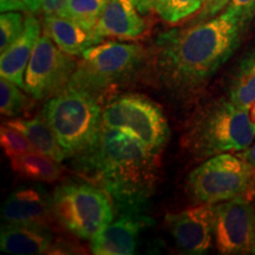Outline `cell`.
Listing matches in <instances>:
<instances>
[{"label": "cell", "mask_w": 255, "mask_h": 255, "mask_svg": "<svg viewBox=\"0 0 255 255\" xmlns=\"http://www.w3.org/2000/svg\"><path fill=\"white\" fill-rule=\"evenodd\" d=\"M246 28L228 9L193 26L158 37L156 71L174 95L186 97L205 85L233 56Z\"/></svg>", "instance_id": "1"}, {"label": "cell", "mask_w": 255, "mask_h": 255, "mask_svg": "<svg viewBox=\"0 0 255 255\" xmlns=\"http://www.w3.org/2000/svg\"><path fill=\"white\" fill-rule=\"evenodd\" d=\"M157 154L136 137L103 126L95 144L76 156L72 167L104 190L120 214L143 212L157 182Z\"/></svg>", "instance_id": "2"}, {"label": "cell", "mask_w": 255, "mask_h": 255, "mask_svg": "<svg viewBox=\"0 0 255 255\" xmlns=\"http://www.w3.org/2000/svg\"><path fill=\"white\" fill-rule=\"evenodd\" d=\"M255 141L250 110L229 98H219L196 111L183 135V146L197 159L225 152H241Z\"/></svg>", "instance_id": "3"}, {"label": "cell", "mask_w": 255, "mask_h": 255, "mask_svg": "<svg viewBox=\"0 0 255 255\" xmlns=\"http://www.w3.org/2000/svg\"><path fill=\"white\" fill-rule=\"evenodd\" d=\"M41 116L55 133L66 158H75L94 145L103 128L100 102L73 88H66L50 98Z\"/></svg>", "instance_id": "4"}, {"label": "cell", "mask_w": 255, "mask_h": 255, "mask_svg": "<svg viewBox=\"0 0 255 255\" xmlns=\"http://www.w3.org/2000/svg\"><path fill=\"white\" fill-rule=\"evenodd\" d=\"M144 59L145 49L139 44L101 41L83 53L68 88L87 92L100 102L129 82Z\"/></svg>", "instance_id": "5"}, {"label": "cell", "mask_w": 255, "mask_h": 255, "mask_svg": "<svg viewBox=\"0 0 255 255\" xmlns=\"http://www.w3.org/2000/svg\"><path fill=\"white\" fill-rule=\"evenodd\" d=\"M187 190L197 203L216 205L235 197L250 199L255 194V168L232 152L212 156L189 174Z\"/></svg>", "instance_id": "6"}, {"label": "cell", "mask_w": 255, "mask_h": 255, "mask_svg": "<svg viewBox=\"0 0 255 255\" xmlns=\"http://www.w3.org/2000/svg\"><path fill=\"white\" fill-rule=\"evenodd\" d=\"M51 196L55 219L83 240H90L115 218L109 195L88 181L62 183Z\"/></svg>", "instance_id": "7"}, {"label": "cell", "mask_w": 255, "mask_h": 255, "mask_svg": "<svg viewBox=\"0 0 255 255\" xmlns=\"http://www.w3.org/2000/svg\"><path fill=\"white\" fill-rule=\"evenodd\" d=\"M103 126L136 137L158 152L169 138V126L163 111L148 97L137 94L119 96L103 109Z\"/></svg>", "instance_id": "8"}, {"label": "cell", "mask_w": 255, "mask_h": 255, "mask_svg": "<svg viewBox=\"0 0 255 255\" xmlns=\"http://www.w3.org/2000/svg\"><path fill=\"white\" fill-rule=\"evenodd\" d=\"M44 33L25 72V91L34 100H50L69 87L78 63Z\"/></svg>", "instance_id": "9"}, {"label": "cell", "mask_w": 255, "mask_h": 255, "mask_svg": "<svg viewBox=\"0 0 255 255\" xmlns=\"http://www.w3.org/2000/svg\"><path fill=\"white\" fill-rule=\"evenodd\" d=\"M215 244L220 254H255V210L247 197L216 205Z\"/></svg>", "instance_id": "10"}, {"label": "cell", "mask_w": 255, "mask_h": 255, "mask_svg": "<svg viewBox=\"0 0 255 255\" xmlns=\"http://www.w3.org/2000/svg\"><path fill=\"white\" fill-rule=\"evenodd\" d=\"M168 228L183 253L206 254L213 245L216 226V205L199 203L195 207L165 215Z\"/></svg>", "instance_id": "11"}, {"label": "cell", "mask_w": 255, "mask_h": 255, "mask_svg": "<svg viewBox=\"0 0 255 255\" xmlns=\"http://www.w3.org/2000/svg\"><path fill=\"white\" fill-rule=\"evenodd\" d=\"M152 220L143 212H129L120 214L116 221H111L90 239L92 254L130 255L135 253L138 235L143 228L151 225Z\"/></svg>", "instance_id": "12"}, {"label": "cell", "mask_w": 255, "mask_h": 255, "mask_svg": "<svg viewBox=\"0 0 255 255\" xmlns=\"http://www.w3.org/2000/svg\"><path fill=\"white\" fill-rule=\"evenodd\" d=\"M53 216L52 196L39 184L19 187L1 207V219L9 223L46 225Z\"/></svg>", "instance_id": "13"}, {"label": "cell", "mask_w": 255, "mask_h": 255, "mask_svg": "<svg viewBox=\"0 0 255 255\" xmlns=\"http://www.w3.org/2000/svg\"><path fill=\"white\" fill-rule=\"evenodd\" d=\"M130 0H110L94 27L98 37L135 39L146 30V23Z\"/></svg>", "instance_id": "14"}, {"label": "cell", "mask_w": 255, "mask_h": 255, "mask_svg": "<svg viewBox=\"0 0 255 255\" xmlns=\"http://www.w3.org/2000/svg\"><path fill=\"white\" fill-rule=\"evenodd\" d=\"M40 31L39 20L33 15H28L25 19V28L21 36L1 53L0 75L19 88L25 87V72L34 46L40 38Z\"/></svg>", "instance_id": "15"}, {"label": "cell", "mask_w": 255, "mask_h": 255, "mask_svg": "<svg viewBox=\"0 0 255 255\" xmlns=\"http://www.w3.org/2000/svg\"><path fill=\"white\" fill-rule=\"evenodd\" d=\"M53 235L46 225L6 222L0 233V248L11 254H43L50 250Z\"/></svg>", "instance_id": "16"}, {"label": "cell", "mask_w": 255, "mask_h": 255, "mask_svg": "<svg viewBox=\"0 0 255 255\" xmlns=\"http://www.w3.org/2000/svg\"><path fill=\"white\" fill-rule=\"evenodd\" d=\"M43 26L44 33L70 56H82L89 47L103 40L94 30H87L75 21L58 14L46 15L43 20Z\"/></svg>", "instance_id": "17"}, {"label": "cell", "mask_w": 255, "mask_h": 255, "mask_svg": "<svg viewBox=\"0 0 255 255\" xmlns=\"http://www.w3.org/2000/svg\"><path fill=\"white\" fill-rule=\"evenodd\" d=\"M6 124L23 132L30 139L38 152L50 156L51 158L58 162H63L66 158L55 133L51 130L46 121L43 119V116L34 117L31 120H9Z\"/></svg>", "instance_id": "18"}, {"label": "cell", "mask_w": 255, "mask_h": 255, "mask_svg": "<svg viewBox=\"0 0 255 255\" xmlns=\"http://www.w3.org/2000/svg\"><path fill=\"white\" fill-rule=\"evenodd\" d=\"M9 161L15 173L31 181L52 183L58 181L63 175L60 162L38 151L14 156Z\"/></svg>", "instance_id": "19"}, {"label": "cell", "mask_w": 255, "mask_h": 255, "mask_svg": "<svg viewBox=\"0 0 255 255\" xmlns=\"http://www.w3.org/2000/svg\"><path fill=\"white\" fill-rule=\"evenodd\" d=\"M228 98L242 109H248L255 102V49L238 64L228 89Z\"/></svg>", "instance_id": "20"}, {"label": "cell", "mask_w": 255, "mask_h": 255, "mask_svg": "<svg viewBox=\"0 0 255 255\" xmlns=\"http://www.w3.org/2000/svg\"><path fill=\"white\" fill-rule=\"evenodd\" d=\"M108 2V0H66L57 14L91 31L100 20Z\"/></svg>", "instance_id": "21"}, {"label": "cell", "mask_w": 255, "mask_h": 255, "mask_svg": "<svg viewBox=\"0 0 255 255\" xmlns=\"http://www.w3.org/2000/svg\"><path fill=\"white\" fill-rule=\"evenodd\" d=\"M202 7V0H156L154 11L169 24H176Z\"/></svg>", "instance_id": "22"}, {"label": "cell", "mask_w": 255, "mask_h": 255, "mask_svg": "<svg viewBox=\"0 0 255 255\" xmlns=\"http://www.w3.org/2000/svg\"><path fill=\"white\" fill-rule=\"evenodd\" d=\"M30 105V100L13 82L1 77L0 81V111L6 117L20 115Z\"/></svg>", "instance_id": "23"}, {"label": "cell", "mask_w": 255, "mask_h": 255, "mask_svg": "<svg viewBox=\"0 0 255 255\" xmlns=\"http://www.w3.org/2000/svg\"><path fill=\"white\" fill-rule=\"evenodd\" d=\"M0 142H1L2 150L8 158L37 151L30 139L23 132L19 131L15 128L7 126L6 123L2 124L0 129Z\"/></svg>", "instance_id": "24"}, {"label": "cell", "mask_w": 255, "mask_h": 255, "mask_svg": "<svg viewBox=\"0 0 255 255\" xmlns=\"http://www.w3.org/2000/svg\"><path fill=\"white\" fill-rule=\"evenodd\" d=\"M25 28V19L20 12L7 11L0 15V51L5 52Z\"/></svg>", "instance_id": "25"}, {"label": "cell", "mask_w": 255, "mask_h": 255, "mask_svg": "<svg viewBox=\"0 0 255 255\" xmlns=\"http://www.w3.org/2000/svg\"><path fill=\"white\" fill-rule=\"evenodd\" d=\"M226 9L237 15L242 26L247 28L255 18V0H231Z\"/></svg>", "instance_id": "26"}, {"label": "cell", "mask_w": 255, "mask_h": 255, "mask_svg": "<svg viewBox=\"0 0 255 255\" xmlns=\"http://www.w3.org/2000/svg\"><path fill=\"white\" fill-rule=\"evenodd\" d=\"M231 0H202V7L200 9L199 20H208L214 18L222 9H226Z\"/></svg>", "instance_id": "27"}, {"label": "cell", "mask_w": 255, "mask_h": 255, "mask_svg": "<svg viewBox=\"0 0 255 255\" xmlns=\"http://www.w3.org/2000/svg\"><path fill=\"white\" fill-rule=\"evenodd\" d=\"M65 2L66 0H43L39 11L45 15V17L46 15L57 14Z\"/></svg>", "instance_id": "28"}, {"label": "cell", "mask_w": 255, "mask_h": 255, "mask_svg": "<svg viewBox=\"0 0 255 255\" xmlns=\"http://www.w3.org/2000/svg\"><path fill=\"white\" fill-rule=\"evenodd\" d=\"M1 12L28 11L26 0H0Z\"/></svg>", "instance_id": "29"}, {"label": "cell", "mask_w": 255, "mask_h": 255, "mask_svg": "<svg viewBox=\"0 0 255 255\" xmlns=\"http://www.w3.org/2000/svg\"><path fill=\"white\" fill-rule=\"evenodd\" d=\"M141 14H148L154 9L156 0H130Z\"/></svg>", "instance_id": "30"}, {"label": "cell", "mask_w": 255, "mask_h": 255, "mask_svg": "<svg viewBox=\"0 0 255 255\" xmlns=\"http://www.w3.org/2000/svg\"><path fill=\"white\" fill-rule=\"evenodd\" d=\"M239 155H240L241 157H244L246 161L250 162V163L255 168V141L252 143L250 148H247L246 150L241 151Z\"/></svg>", "instance_id": "31"}, {"label": "cell", "mask_w": 255, "mask_h": 255, "mask_svg": "<svg viewBox=\"0 0 255 255\" xmlns=\"http://www.w3.org/2000/svg\"><path fill=\"white\" fill-rule=\"evenodd\" d=\"M41 2H43V0H26L28 12H31V13H36V12L39 11Z\"/></svg>", "instance_id": "32"}, {"label": "cell", "mask_w": 255, "mask_h": 255, "mask_svg": "<svg viewBox=\"0 0 255 255\" xmlns=\"http://www.w3.org/2000/svg\"><path fill=\"white\" fill-rule=\"evenodd\" d=\"M250 117H251L252 122L255 124V102L252 104V107L250 108Z\"/></svg>", "instance_id": "33"}]
</instances>
